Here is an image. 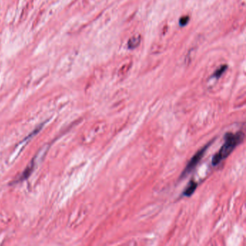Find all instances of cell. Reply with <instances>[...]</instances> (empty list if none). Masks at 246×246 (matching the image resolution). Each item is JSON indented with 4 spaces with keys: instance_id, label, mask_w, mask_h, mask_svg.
I'll use <instances>...</instances> for the list:
<instances>
[{
    "instance_id": "obj_1",
    "label": "cell",
    "mask_w": 246,
    "mask_h": 246,
    "mask_svg": "<svg viewBox=\"0 0 246 246\" xmlns=\"http://www.w3.org/2000/svg\"><path fill=\"white\" fill-rule=\"evenodd\" d=\"M244 139V133L242 131L234 133L227 132L225 135V142L219 150L213 156L212 164L214 166L219 164L222 160H225L233 150L242 142Z\"/></svg>"
},
{
    "instance_id": "obj_2",
    "label": "cell",
    "mask_w": 246,
    "mask_h": 246,
    "mask_svg": "<svg viewBox=\"0 0 246 246\" xmlns=\"http://www.w3.org/2000/svg\"><path fill=\"white\" fill-rule=\"evenodd\" d=\"M212 142L213 141L209 142L207 144H206L205 146L202 147L201 150H199V151L190 158L189 162L187 163L186 167H185L184 170H183V172H182L180 178H185L188 174H190V173L197 167V165H198L199 162H200V161L202 160V159L203 158L204 155H205L208 148H209V146L212 144Z\"/></svg>"
},
{
    "instance_id": "obj_3",
    "label": "cell",
    "mask_w": 246,
    "mask_h": 246,
    "mask_svg": "<svg viewBox=\"0 0 246 246\" xmlns=\"http://www.w3.org/2000/svg\"><path fill=\"white\" fill-rule=\"evenodd\" d=\"M197 186H198V183L194 181H190L188 183V186H186V188H185V190H183V196H186V197H189L190 196L193 195V193H194L196 189Z\"/></svg>"
},
{
    "instance_id": "obj_4",
    "label": "cell",
    "mask_w": 246,
    "mask_h": 246,
    "mask_svg": "<svg viewBox=\"0 0 246 246\" xmlns=\"http://www.w3.org/2000/svg\"><path fill=\"white\" fill-rule=\"evenodd\" d=\"M140 41H141V38H140L139 36H136L132 37L131 39H130L129 40V42H128V47L129 48H135L139 45Z\"/></svg>"
},
{
    "instance_id": "obj_5",
    "label": "cell",
    "mask_w": 246,
    "mask_h": 246,
    "mask_svg": "<svg viewBox=\"0 0 246 246\" xmlns=\"http://www.w3.org/2000/svg\"><path fill=\"white\" fill-rule=\"evenodd\" d=\"M227 68V65L221 66L219 69H216V72H214V74H213V77H216V78L220 77L222 75V74L225 72V70H226Z\"/></svg>"
},
{
    "instance_id": "obj_6",
    "label": "cell",
    "mask_w": 246,
    "mask_h": 246,
    "mask_svg": "<svg viewBox=\"0 0 246 246\" xmlns=\"http://www.w3.org/2000/svg\"><path fill=\"white\" fill-rule=\"evenodd\" d=\"M188 21H189V17L188 16H184L182 17L179 20V24L181 26H185L187 25Z\"/></svg>"
}]
</instances>
